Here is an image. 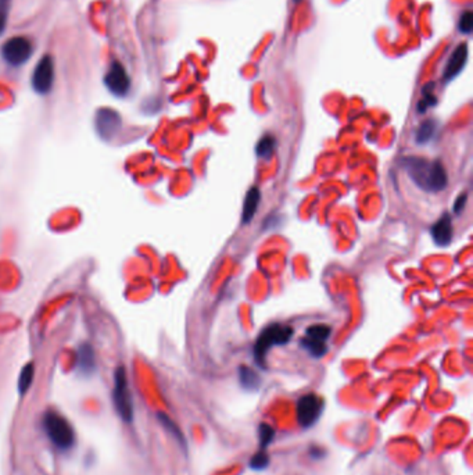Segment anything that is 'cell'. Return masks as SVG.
Instances as JSON below:
<instances>
[{
  "label": "cell",
  "instance_id": "obj_1",
  "mask_svg": "<svg viewBox=\"0 0 473 475\" xmlns=\"http://www.w3.org/2000/svg\"><path fill=\"white\" fill-rule=\"evenodd\" d=\"M404 167L413 184L425 192H441L448 184L447 173L438 160L430 162L420 157H407Z\"/></svg>",
  "mask_w": 473,
  "mask_h": 475
},
{
  "label": "cell",
  "instance_id": "obj_2",
  "mask_svg": "<svg viewBox=\"0 0 473 475\" xmlns=\"http://www.w3.org/2000/svg\"><path fill=\"white\" fill-rule=\"evenodd\" d=\"M44 426L51 442L60 450H70L75 444V431L71 422L57 411H48Z\"/></svg>",
  "mask_w": 473,
  "mask_h": 475
},
{
  "label": "cell",
  "instance_id": "obj_3",
  "mask_svg": "<svg viewBox=\"0 0 473 475\" xmlns=\"http://www.w3.org/2000/svg\"><path fill=\"white\" fill-rule=\"evenodd\" d=\"M113 381V403L116 411L123 421L130 424L134 420V400L128 383L127 370L124 367H117Z\"/></svg>",
  "mask_w": 473,
  "mask_h": 475
},
{
  "label": "cell",
  "instance_id": "obj_4",
  "mask_svg": "<svg viewBox=\"0 0 473 475\" xmlns=\"http://www.w3.org/2000/svg\"><path fill=\"white\" fill-rule=\"evenodd\" d=\"M293 329L283 324H272L267 327L258 336L254 345V359L260 367H265V356L272 346L285 345L290 340Z\"/></svg>",
  "mask_w": 473,
  "mask_h": 475
},
{
  "label": "cell",
  "instance_id": "obj_5",
  "mask_svg": "<svg viewBox=\"0 0 473 475\" xmlns=\"http://www.w3.org/2000/svg\"><path fill=\"white\" fill-rule=\"evenodd\" d=\"M34 53V45L33 42L26 37H15L2 48V56L13 67L23 66L27 63Z\"/></svg>",
  "mask_w": 473,
  "mask_h": 475
},
{
  "label": "cell",
  "instance_id": "obj_6",
  "mask_svg": "<svg viewBox=\"0 0 473 475\" xmlns=\"http://www.w3.org/2000/svg\"><path fill=\"white\" fill-rule=\"evenodd\" d=\"M323 411V400L315 393L304 395L297 401V421L301 426H312Z\"/></svg>",
  "mask_w": 473,
  "mask_h": 475
},
{
  "label": "cell",
  "instance_id": "obj_7",
  "mask_svg": "<svg viewBox=\"0 0 473 475\" xmlns=\"http://www.w3.org/2000/svg\"><path fill=\"white\" fill-rule=\"evenodd\" d=\"M123 127L121 116L110 107L99 109L95 116V128L100 139L111 141L117 137Z\"/></svg>",
  "mask_w": 473,
  "mask_h": 475
},
{
  "label": "cell",
  "instance_id": "obj_8",
  "mask_svg": "<svg viewBox=\"0 0 473 475\" xmlns=\"http://www.w3.org/2000/svg\"><path fill=\"white\" fill-rule=\"evenodd\" d=\"M33 88L39 95H48L55 84V62L53 58L45 55L37 64L33 73Z\"/></svg>",
  "mask_w": 473,
  "mask_h": 475
},
{
  "label": "cell",
  "instance_id": "obj_9",
  "mask_svg": "<svg viewBox=\"0 0 473 475\" xmlns=\"http://www.w3.org/2000/svg\"><path fill=\"white\" fill-rule=\"evenodd\" d=\"M105 85L117 98H124L131 89V78L120 62H113L106 77Z\"/></svg>",
  "mask_w": 473,
  "mask_h": 475
},
{
  "label": "cell",
  "instance_id": "obj_10",
  "mask_svg": "<svg viewBox=\"0 0 473 475\" xmlns=\"http://www.w3.org/2000/svg\"><path fill=\"white\" fill-rule=\"evenodd\" d=\"M77 370L84 377H91L96 371V354L92 345H80L77 353Z\"/></svg>",
  "mask_w": 473,
  "mask_h": 475
},
{
  "label": "cell",
  "instance_id": "obj_11",
  "mask_svg": "<svg viewBox=\"0 0 473 475\" xmlns=\"http://www.w3.org/2000/svg\"><path fill=\"white\" fill-rule=\"evenodd\" d=\"M431 238L436 245L444 248L452 241V223L449 214H444L431 228Z\"/></svg>",
  "mask_w": 473,
  "mask_h": 475
},
{
  "label": "cell",
  "instance_id": "obj_12",
  "mask_svg": "<svg viewBox=\"0 0 473 475\" xmlns=\"http://www.w3.org/2000/svg\"><path fill=\"white\" fill-rule=\"evenodd\" d=\"M466 59H467V46H466V44H461L454 51V53L451 55V58L447 63V67L444 71V80L449 81L454 77H456L462 71V69L466 63Z\"/></svg>",
  "mask_w": 473,
  "mask_h": 475
},
{
  "label": "cell",
  "instance_id": "obj_13",
  "mask_svg": "<svg viewBox=\"0 0 473 475\" xmlns=\"http://www.w3.org/2000/svg\"><path fill=\"white\" fill-rule=\"evenodd\" d=\"M261 199V193L258 188H251L249 189L247 195H246V200H244V206H243V224H247L253 220L257 209H258V203Z\"/></svg>",
  "mask_w": 473,
  "mask_h": 475
},
{
  "label": "cell",
  "instance_id": "obj_14",
  "mask_svg": "<svg viewBox=\"0 0 473 475\" xmlns=\"http://www.w3.org/2000/svg\"><path fill=\"white\" fill-rule=\"evenodd\" d=\"M239 381H240V385L247 390H257L261 385V379L258 374H256L251 368L246 365H242L239 368Z\"/></svg>",
  "mask_w": 473,
  "mask_h": 475
},
{
  "label": "cell",
  "instance_id": "obj_15",
  "mask_svg": "<svg viewBox=\"0 0 473 475\" xmlns=\"http://www.w3.org/2000/svg\"><path fill=\"white\" fill-rule=\"evenodd\" d=\"M437 123L434 120H426L423 121L419 127H418V131H416V142L420 144V145H425L427 142H430L436 132H437Z\"/></svg>",
  "mask_w": 473,
  "mask_h": 475
},
{
  "label": "cell",
  "instance_id": "obj_16",
  "mask_svg": "<svg viewBox=\"0 0 473 475\" xmlns=\"http://www.w3.org/2000/svg\"><path fill=\"white\" fill-rule=\"evenodd\" d=\"M34 377H35V367L33 363H28L23 367L20 377H19V392L21 395H26L28 392V389L31 388L33 382H34Z\"/></svg>",
  "mask_w": 473,
  "mask_h": 475
},
{
  "label": "cell",
  "instance_id": "obj_17",
  "mask_svg": "<svg viewBox=\"0 0 473 475\" xmlns=\"http://www.w3.org/2000/svg\"><path fill=\"white\" fill-rule=\"evenodd\" d=\"M159 421L161 422V425L179 442V444H182V446H186V440H185V436H184V433H182V431L179 429V426L167 415V414H164V413H159Z\"/></svg>",
  "mask_w": 473,
  "mask_h": 475
},
{
  "label": "cell",
  "instance_id": "obj_18",
  "mask_svg": "<svg viewBox=\"0 0 473 475\" xmlns=\"http://www.w3.org/2000/svg\"><path fill=\"white\" fill-rule=\"evenodd\" d=\"M301 346L303 349H305L312 357L315 359H319L322 357L326 352H328V346H326V342H319V340H314V339H310L307 336H304L301 339Z\"/></svg>",
  "mask_w": 473,
  "mask_h": 475
},
{
  "label": "cell",
  "instance_id": "obj_19",
  "mask_svg": "<svg viewBox=\"0 0 473 475\" xmlns=\"http://www.w3.org/2000/svg\"><path fill=\"white\" fill-rule=\"evenodd\" d=\"M330 327L325 325V324H316V325H311L310 328H307L305 331V336L314 340H319V342H326L328 338L330 336Z\"/></svg>",
  "mask_w": 473,
  "mask_h": 475
},
{
  "label": "cell",
  "instance_id": "obj_20",
  "mask_svg": "<svg viewBox=\"0 0 473 475\" xmlns=\"http://www.w3.org/2000/svg\"><path fill=\"white\" fill-rule=\"evenodd\" d=\"M275 150V138L271 135H265L264 138H261V141L257 145V155L261 159H271Z\"/></svg>",
  "mask_w": 473,
  "mask_h": 475
},
{
  "label": "cell",
  "instance_id": "obj_21",
  "mask_svg": "<svg viewBox=\"0 0 473 475\" xmlns=\"http://www.w3.org/2000/svg\"><path fill=\"white\" fill-rule=\"evenodd\" d=\"M274 438H275V429L269 424H267V422L260 424V426H258V439H260L261 450H265L269 446V443L274 440Z\"/></svg>",
  "mask_w": 473,
  "mask_h": 475
},
{
  "label": "cell",
  "instance_id": "obj_22",
  "mask_svg": "<svg viewBox=\"0 0 473 475\" xmlns=\"http://www.w3.org/2000/svg\"><path fill=\"white\" fill-rule=\"evenodd\" d=\"M268 464H269V457H268V454L264 450H260L257 454H254L253 458L249 463L250 468L256 469V471L265 469L268 467Z\"/></svg>",
  "mask_w": 473,
  "mask_h": 475
},
{
  "label": "cell",
  "instance_id": "obj_23",
  "mask_svg": "<svg viewBox=\"0 0 473 475\" xmlns=\"http://www.w3.org/2000/svg\"><path fill=\"white\" fill-rule=\"evenodd\" d=\"M10 6H12V0H0V35L5 33Z\"/></svg>",
  "mask_w": 473,
  "mask_h": 475
},
{
  "label": "cell",
  "instance_id": "obj_24",
  "mask_svg": "<svg viewBox=\"0 0 473 475\" xmlns=\"http://www.w3.org/2000/svg\"><path fill=\"white\" fill-rule=\"evenodd\" d=\"M473 26V15L470 12H465L459 19V31L463 34H469Z\"/></svg>",
  "mask_w": 473,
  "mask_h": 475
},
{
  "label": "cell",
  "instance_id": "obj_25",
  "mask_svg": "<svg viewBox=\"0 0 473 475\" xmlns=\"http://www.w3.org/2000/svg\"><path fill=\"white\" fill-rule=\"evenodd\" d=\"M437 103V99H436V96L431 94V91H429V94H423V99L419 102V105H418V110L420 112V113H425L429 107H431V106H434Z\"/></svg>",
  "mask_w": 473,
  "mask_h": 475
},
{
  "label": "cell",
  "instance_id": "obj_26",
  "mask_svg": "<svg viewBox=\"0 0 473 475\" xmlns=\"http://www.w3.org/2000/svg\"><path fill=\"white\" fill-rule=\"evenodd\" d=\"M465 203H466V195L465 193H462V195H459V198L456 199V202H455V206H454V211H455V214H459L461 213V210H463V207H465Z\"/></svg>",
  "mask_w": 473,
  "mask_h": 475
}]
</instances>
